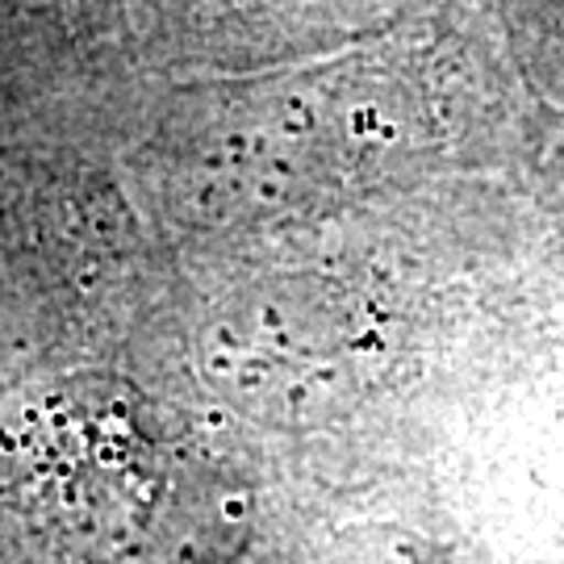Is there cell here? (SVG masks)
Returning <instances> with one entry per match:
<instances>
[{"instance_id":"cell-1","label":"cell","mask_w":564,"mask_h":564,"mask_svg":"<svg viewBox=\"0 0 564 564\" xmlns=\"http://www.w3.org/2000/svg\"><path fill=\"white\" fill-rule=\"evenodd\" d=\"M389 564H419V561H414V556H410L405 547H398V552H393V561H389Z\"/></svg>"}]
</instances>
